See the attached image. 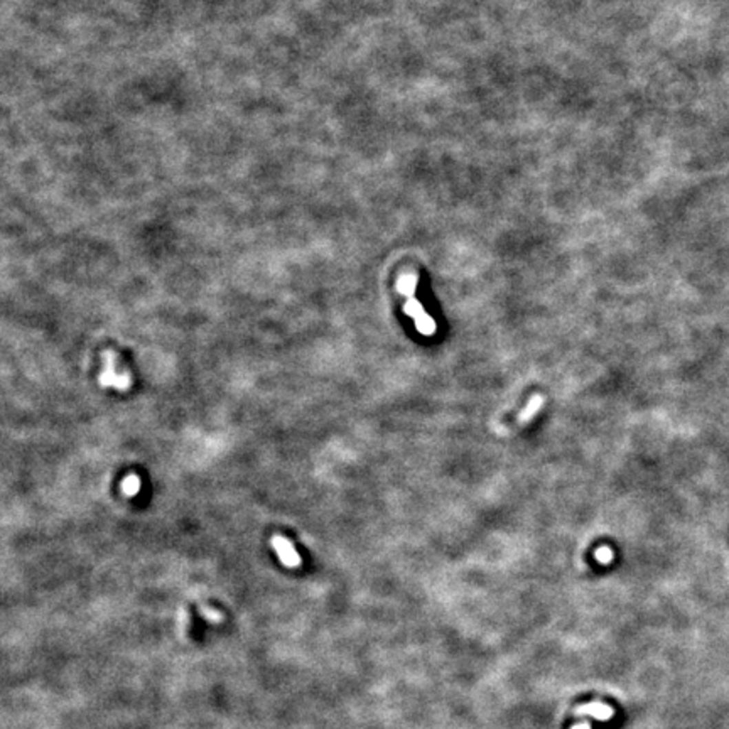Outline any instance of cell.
Here are the masks:
<instances>
[{
  "mask_svg": "<svg viewBox=\"0 0 729 729\" xmlns=\"http://www.w3.org/2000/svg\"><path fill=\"white\" fill-rule=\"evenodd\" d=\"M118 358L115 351L107 350L103 351V370L98 377V382L105 388H117V390L125 392L132 385L130 375L127 372H117Z\"/></svg>",
  "mask_w": 729,
  "mask_h": 729,
  "instance_id": "cell-1",
  "label": "cell"
},
{
  "mask_svg": "<svg viewBox=\"0 0 729 729\" xmlns=\"http://www.w3.org/2000/svg\"><path fill=\"white\" fill-rule=\"evenodd\" d=\"M403 313H405L407 316L412 317L414 323H416V328H417L419 332H422L424 336L436 335V331H437L436 321L432 319V317L429 316L427 313H425L424 306H422L416 297L405 299V304H403Z\"/></svg>",
  "mask_w": 729,
  "mask_h": 729,
  "instance_id": "cell-2",
  "label": "cell"
},
{
  "mask_svg": "<svg viewBox=\"0 0 729 729\" xmlns=\"http://www.w3.org/2000/svg\"><path fill=\"white\" fill-rule=\"evenodd\" d=\"M272 547H274L275 554H277L279 560L284 564V566L290 567V569H295V567H299L302 564L301 556H299V552L295 551L294 545L290 544L289 538H286L282 536H274L272 537Z\"/></svg>",
  "mask_w": 729,
  "mask_h": 729,
  "instance_id": "cell-3",
  "label": "cell"
},
{
  "mask_svg": "<svg viewBox=\"0 0 729 729\" xmlns=\"http://www.w3.org/2000/svg\"><path fill=\"white\" fill-rule=\"evenodd\" d=\"M544 402L545 400L542 395H538V394L533 395V397L529 400V403L525 405V409L520 412V416H518V421H517L518 425L529 424V422L536 417V414L540 412V409L544 407Z\"/></svg>",
  "mask_w": 729,
  "mask_h": 729,
  "instance_id": "cell-4",
  "label": "cell"
},
{
  "mask_svg": "<svg viewBox=\"0 0 729 729\" xmlns=\"http://www.w3.org/2000/svg\"><path fill=\"white\" fill-rule=\"evenodd\" d=\"M416 287H417V275L414 274V272H405V274L400 275L397 280V290L405 299L414 297V295H416Z\"/></svg>",
  "mask_w": 729,
  "mask_h": 729,
  "instance_id": "cell-5",
  "label": "cell"
},
{
  "mask_svg": "<svg viewBox=\"0 0 729 729\" xmlns=\"http://www.w3.org/2000/svg\"><path fill=\"white\" fill-rule=\"evenodd\" d=\"M122 492L127 496H136L140 492V478L137 474H129L122 481Z\"/></svg>",
  "mask_w": 729,
  "mask_h": 729,
  "instance_id": "cell-6",
  "label": "cell"
}]
</instances>
